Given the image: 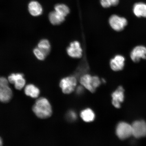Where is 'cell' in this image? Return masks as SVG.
Instances as JSON below:
<instances>
[{"label":"cell","instance_id":"obj_19","mask_svg":"<svg viewBox=\"0 0 146 146\" xmlns=\"http://www.w3.org/2000/svg\"><path fill=\"white\" fill-rule=\"evenodd\" d=\"M55 11L61 15L67 16L70 12V9L67 5L64 4H58L54 7Z\"/></svg>","mask_w":146,"mask_h":146},{"label":"cell","instance_id":"obj_20","mask_svg":"<svg viewBox=\"0 0 146 146\" xmlns=\"http://www.w3.org/2000/svg\"><path fill=\"white\" fill-rule=\"evenodd\" d=\"M33 52L36 57L40 60H44L47 56L38 47L34 49Z\"/></svg>","mask_w":146,"mask_h":146},{"label":"cell","instance_id":"obj_26","mask_svg":"<svg viewBox=\"0 0 146 146\" xmlns=\"http://www.w3.org/2000/svg\"><path fill=\"white\" fill-rule=\"evenodd\" d=\"M3 145V141L1 138L0 137V146L2 145Z\"/></svg>","mask_w":146,"mask_h":146},{"label":"cell","instance_id":"obj_25","mask_svg":"<svg viewBox=\"0 0 146 146\" xmlns=\"http://www.w3.org/2000/svg\"><path fill=\"white\" fill-rule=\"evenodd\" d=\"M83 88L82 87H80L78 88L77 89V92L78 94H80V93H81V92H82V90H83Z\"/></svg>","mask_w":146,"mask_h":146},{"label":"cell","instance_id":"obj_18","mask_svg":"<svg viewBox=\"0 0 146 146\" xmlns=\"http://www.w3.org/2000/svg\"><path fill=\"white\" fill-rule=\"evenodd\" d=\"M38 47L42 51L46 56L50 52V43L48 40L46 39L41 40L38 43Z\"/></svg>","mask_w":146,"mask_h":146},{"label":"cell","instance_id":"obj_5","mask_svg":"<svg viewBox=\"0 0 146 146\" xmlns=\"http://www.w3.org/2000/svg\"><path fill=\"white\" fill-rule=\"evenodd\" d=\"M131 125L132 136L134 137L139 139L146 136V122L145 120H136Z\"/></svg>","mask_w":146,"mask_h":146},{"label":"cell","instance_id":"obj_12","mask_svg":"<svg viewBox=\"0 0 146 146\" xmlns=\"http://www.w3.org/2000/svg\"><path fill=\"white\" fill-rule=\"evenodd\" d=\"M12 89L9 85L0 87V101L7 103L10 101L12 98Z\"/></svg>","mask_w":146,"mask_h":146},{"label":"cell","instance_id":"obj_22","mask_svg":"<svg viewBox=\"0 0 146 146\" xmlns=\"http://www.w3.org/2000/svg\"><path fill=\"white\" fill-rule=\"evenodd\" d=\"M8 80L3 77H0V87L9 85Z\"/></svg>","mask_w":146,"mask_h":146},{"label":"cell","instance_id":"obj_13","mask_svg":"<svg viewBox=\"0 0 146 146\" xmlns=\"http://www.w3.org/2000/svg\"><path fill=\"white\" fill-rule=\"evenodd\" d=\"M28 10L30 14L34 16L40 15L43 12L42 7L41 5L36 1H32L29 3Z\"/></svg>","mask_w":146,"mask_h":146},{"label":"cell","instance_id":"obj_15","mask_svg":"<svg viewBox=\"0 0 146 146\" xmlns=\"http://www.w3.org/2000/svg\"><path fill=\"white\" fill-rule=\"evenodd\" d=\"M49 19L52 25H60L65 21V17L54 11L51 12L49 14Z\"/></svg>","mask_w":146,"mask_h":146},{"label":"cell","instance_id":"obj_2","mask_svg":"<svg viewBox=\"0 0 146 146\" xmlns=\"http://www.w3.org/2000/svg\"><path fill=\"white\" fill-rule=\"evenodd\" d=\"M80 81L82 86L92 93L95 92L96 88L100 86L101 83L98 76H92L88 74L82 76Z\"/></svg>","mask_w":146,"mask_h":146},{"label":"cell","instance_id":"obj_16","mask_svg":"<svg viewBox=\"0 0 146 146\" xmlns=\"http://www.w3.org/2000/svg\"><path fill=\"white\" fill-rule=\"evenodd\" d=\"M25 94L28 96H30L33 98H36L38 97L40 93V91L38 88L34 85H27L25 87Z\"/></svg>","mask_w":146,"mask_h":146},{"label":"cell","instance_id":"obj_3","mask_svg":"<svg viewBox=\"0 0 146 146\" xmlns=\"http://www.w3.org/2000/svg\"><path fill=\"white\" fill-rule=\"evenodd\" d=\"M116 133L119 139H126L132 136V125L126 122H120L117 126Z\"/></svg>","mask_w":146,"mask_h":146},{"label":"cell","instance_id":"obj_9","mask_svg":"<svg viewBox=\"0 0 146 146\" xmlns=\"http://www.w3.org/2000/svg\"><path fill=\"white\" fill-rule=\"evenodd\" d=\"M131 59L134 62H138L141 59H146V47L138 46L133 49L130 54Z\"/></svg>","mask_w":146,"mask_h":146},{"label":"cell","instance_id":"obj_7","mask_svg":"<svg viewBox=\"0 0 146 146\" xmlns=\"http://www.w3.org/2000/svg\"><path fill=\"white\" fill-rule=\"evenodd\" d=\"M67 54L71 57L74 58H81L83 50L79 42L75 41L71 43L67 49Z\"/></svg>","mask_w":146,"mask_h":146},{"label":"cell","instance_id":"obj_8","mask_svg":"<svg viewBox=\"0 0 146 146\" xmlns=\"http://www.w3.org/2000/svg\"><path fill=\"white\" fill-rule=\"evenodd\" d=\"M9 82L14 84L16 89L21 90L24 87L26 81L23 74H12L9 76L8 78Z\"/></svg>","mask_w":146,"mask_h":146},{"label":"cell","instance_id":"obj_21","mask_svg":"<svg viewBox=\"0 0 146 146\" xmlns=\"http://www.w3.org/2000/svg\"><path fill=\"white\" fill-rule=\"evenodd\" d=\"M100 4L104 8H108L112 6L109 0H100Z\"/></svg>","mask_w":146,"mask_h":146},{"label":"cell","instance_id":"obj_17","mask_svg":"<svg viewBox=\"0 0 146 146\" xmlns=\"http://www.w3.org/2000/svg\"><path fill=\"white\" fill-rule=\"evenodd\" d=\"M80 116L84 121L87 123L92 122L95 118V115L92 110L88 108L82 111Z\"/></svg>","mask_w":146,"mask_h":146},{"label":"cell","instance_id":"obj_10","mask_svg":"<svg viewBox=\"0 0 146 146\" xmlns=\"http://www.w3.org/2000/svg\"><path fill=\"white\" fill-rule=\"evenodd\" d=\"M124 89L123 87L120 86L112 94V104L117 108H119L121 107V103L124 100Z\"/></svg>","mask_w":146,"mask_h":146},{"label":"cell","instance_id":"obj_6","mask_svg":"<svg viewBox=\"0 0 146 146\" xmlns=\"http://www.w3.org/2000/svg\"><path fill=\"white\" fill-rule=\"evenodd\" d=\"M109 23L113 30L119 32L123 30L126 26L127 21L125 18L113 15L109 18Z\"/></svg>","mask_w":146,"mask_h":146},{"label":"cell","instance_id":"obj_1","mask_svg":"<svg viewBox=\"0 0 146 146\" xmlns=\"http://www.w3.org/2000/svg\"><path fill=\"white\" fill-rule=\"evenodd\" d=\"M32 109L34 113L40 118H48L52 114L50 104L48 100L44 98H40L36 100Z\"/></svg>","mask_w":146,"mask_h":146},{"label":"cell","instance_id":"obj_24","mask_svg":"<svg viewBox=\"0 0 146 146\" xmlns=\"http://www.w3.org/2000/svg\"><path fill=\"white\" fill-rule=\"evenodd\" d=\"M69 114V116H70L71 119L73 120L76 119V116L75 113L74 112H70Z\"/></svg>","mask_w":146,"mask_h":146},{"label":"cell","instance_id":"obj_14","mask_svg":"<svg viewBox=\"0 0 146 146\" xmlns=\"http://www.w3.org/2000/svg\"><path fill=\"white\" fill-rule=\"evenodd\" d=\"M135 15L138 17H146V4L143 3H135L133 7Z\"/></svg>","mask_w":146,"mask_h":146},{"label":"cell","instance_id":"obj_23","mask_svg":"<svg viewBox=\"0 0 146 146\" xmlns=\"http://www.w3.org/2000/svg\"><path fill=\"white\" fill-rule=\"evenodd\" d=\"M112 6H116L119 3V0H109Z\"/></svg>","mask_w":146,"mask_h":146},{"label":"cell","instance_id":"obj_11","mask_svg":"<svg viewBox=\"0 0 146 146\" xmlns=\"http://www.w3.org/2000/svg\"><path fill=\"white\" fill-rule=\"evenodd\" d=\"M125 59L121 55H117L111 60L110 66L113 70L117 72L123 70L125 66Z\"/></svg>","mask_w":146,"mask_h":146},{"label":"cell","instance_id":"obj_4","mask_svg":"<svg viewBox=\"0 0 146 146\" xmlns=\"http://www.w3.org/2000/svg\"><path fill=\"white\" fill-rule=\"evenodd\" d=\"M77 85V80L73 76H68L62 79L60 86L64 94H69L74 91Z\"/></svg>","mask_w":146,"mask_h":146}]
</instances>
